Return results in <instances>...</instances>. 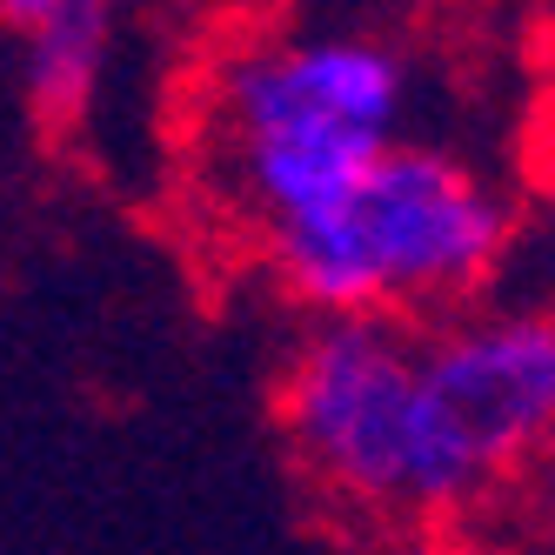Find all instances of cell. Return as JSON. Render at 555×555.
<instances>
[{
	"mask_svg": "<svg viewBox=\"0 0 555 555\" xmlns=\"http://www.w3.org/2000/svg\"><path fill=\"white\" fill-rule=\"evenodd\" d=\"M515 248V208L455 154L395 141L335 202L274 228L268 274L308 322L314 314H395L435 322L468 308Z\"/></svg>",
	"mask_w": 555,
	"mask_h": 555,
	"instance_id": "obj_2",
	"label": "cell"
},
{
	"mask_svg": "<svg viewBox=\"0 0 555 555\" xmlns=\"http://www.w3.org/2000/svg\"><path fill=\"white\" fill-rule=\"evenodd\" d=\"M274 428L328 515L369 535H435L495 482L422 382V335L395 314H314L274 375Z\"/></svg>",
	"mask_w": 555,
	"mask_h": 555,
	"instance_id": "obj_1",
	"label": "cell"
},
{
	"mask_svg": "<svg viewBox=\"0 0 555 555\" xmlns=\"http://www.w3.org/2000/svg\"><path fill=\"white\" fill-rule=\"evenodd\" d=\"M422 335V382L489 482L555 462V308H449Z\"/></svg>",
	"mask_w": 555,
	"mask_h": 555,
	"instance_id": "obj_4",
	"label": "cell"
},
{
	"mask_svg": "<svg viewBox=\"0 0 555 555\" xmlns=\"http://www.w3.org/2000/svg\"><path fill=\"white\" fill-rule=\"evenodd\" d=\"M67 8H74V0H0V27H14L21 41H27L34 27H48V21L67 14Z\"/></svg>",
	"mask_w": 555,
	"mask_h": 555,
	"instance_id": "obj_6",
	"label": "cell"
},
{
	"mask_svg": "<svg viewBox=\"0 0 555 555\" xmlns=\"http://www.w3.org/2000/svg\"><path fill=\"white\" fill-rule=\"evenodd\" d=\"M107 41H114V14L107 0H74L67 14H54L48 27L27 34V101L41 121H74L88 101L94 81L107 67Z\"/></svg>",
	"mask_w": 555,
	"mask_h": 555,
	"instance_id": "obj_5",
	"label": "cell"
},
{
	"mask_svg": "<svg viewBox=\"0 0 555 555\" xmlns=\"http://www.w3.org/2000/svg\"><path fill=\"white\" fill-rule=\"evenodd\" d=\"M542 67H548V81H555V14H548V34H542Z\"/></svg>",
	"mask_w": 555,
	"mask_h": 555,
	"instance_id": "obj_7",
	"label": "cell"
},
{
	"mask_svg": "<svg viewBox=\"0 0 555 555\" xmlns=\"http://www.w3.org/2000/svg\"><path fill=\"white\" fill-rule=\"evenodd\" d=\"M409 61L362 34H282L215 67L202 168L234 228L268 242L402 141Z\"/></svg>",
	"mask_w": 555,
	"mask_h": 555,
	"instance_id": "obj_3",
	"label": "cell"
}]
</instances>
